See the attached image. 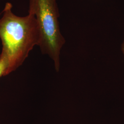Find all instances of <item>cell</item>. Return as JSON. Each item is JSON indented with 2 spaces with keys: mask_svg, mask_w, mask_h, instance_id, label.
<instances>
[{
  "mask_svg": "<svg viewBox=\"0 0 124 124\" xmlns=\"http://www.w3.org/2000/svg\"><path fill=\"white\" fill-rule=\"evenodd\" d=\"M12 5L7 3L0 19L1 53L8 59L6 75L22 65L35 46H39L40 31L35 16L31 14L19 17L12 12Z\"/></svg>",
  "mask_w": 124,
  "mask_h": 124,
  "instance_id": "6da1fadb",
  "label": "cell"
},
{
  "mask_svg": "<svg viewBox=\"0 0 124 124\" xmlns=\"http://www.w3.org/2000/svg\"><path fill=\"white\" fill-rule=\"evenodd\" d=\"M57 0H29V13L33 14L40 28L39 46L43 54L53 60L58 71L60 54L65 40L60 30Z\"/></svg>",
  "mask_w": 124,
  "mask_h": 124,
  "instance_id": "7a4b0ae2",
  "label": "cell"
},
{
  "mask_svg": "<svg viewBox=\"0 0 124 124\" xmlns=\"http://www.w3.org/2000/svg\"><path fill=\"white\" fill-rule=\"evenodd\" d=\"M8 67V59L4 54L1 53L0 55V77L6 75Z\"/></svg>",
  "mask_w": 124,
  "mask_h": 124,
  "instance_id": "3957f363",
  "label": "cell"
},
{
  "mask_svg": "<svg viewBox=\"0 0 124 124\" xmlns=\"http://www.w3.org/2000/svg\"><path fill=\"white\" fill-rule=\"evenodd\" d=\"M121 51H122V53H123L124 56V38L123 40V42L121 44Z\"/></svg>",
  "mask_w": 124,
  "mask_h": 124,
  "instance_id": "277c9868",
  "label": "cell"
}]
</instances>
